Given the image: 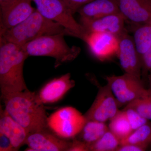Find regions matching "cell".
Listing matches in <instances>:
<instances>
[{
    "label": "cell",
    "instance_id": "21",
    "mask_svg": "<svg viewBox=\"0 0 151 151\" xmlns=\"http://www.w3.org/2000/svg\"><path fill=\"white\" fill-rule=\"evenodd\" d=\"M151 140V125L148 123L134 130L121 141L120 145L132 144L147 148Z\"/></svg>",
    "mask_w": 151,
    "mask_h": 151
},
{
    "label": "cell",
    "instance_id": "6",
    "mask_svg": "<svg viewBox=\"0 0 151 151\" xmlns=\"http://www.w3.org/2000/svg\"><path fill=\"white\" fill-rule=\"evenodd\" d=\"M86 119L76 108L66 106L60 108L47 118L49 129L64 139H74L81 132Z\"/></svg>",
    "mask_w": 151,
    "mask_h": 151
},
{
    "label": "cell",
    "instance_id": "10",
    "mask_svg": "<svg viewBox=\"0 0 151 151\" xmlns=\"http://www.w3.org/2000/svg\"><path fill=\"white\" fill-rule=\"evenodd\" d=\"M119 38V49L117 57L121 67L125 73L141 79L142 60L133 37L126 31Z\"/></svg>",
    "mask_w": 151,
    "mask_h": 151
},
{
    "label": "cell",
    "instance_id": "16",
    "mask_svg": "<svg viewBox=\"0 0 151 151\" xmlns=\"http://www.w3.org/2000/svg\"><path fill=\"white\" fill-rule=\"evenodd\" d=\"M33 0H17L6 10L1 13V29L15 26L27 18L35 11Z\"/></svg>",
    "mask_w": 151,
    "mask_h": 151
},
{
    "label": "cell",
    "instance_id": "11",
    "mask_svg": "<svg viewBox=\"0 0 151 151\" xmlns=\"http://www.w3.org/2000/svg\"><path fill=\"white\" fill-rule=\"evenodd\" d=\"M70 144L49 129L29 133L25 142L31 151H68Z\"/></svg>",
    "mask_w": 151,
    "mask_h": 151
},
{
    "label": "cell",
    "instance_id": "25",
    "mask_svg": "<svg viewBox=\"0 0 151 151\" xmlns=\"http://www.w3.org/2000/svg\"><path fill=\"white\" fill-rule=\"evenodd\" d=\"M93 0H63L65 4L74 15L79 9Z\"/></svg>",
    "mask_w": 151,
    "mask_h": 151
},
{
    "label": "cell",
    "instance_id": "14",
    "mask_svg": "<svg viewBox=\"0 0 151 151\" xmlns=\"http://www.w3.org/2000/svg\"><path fill=\"white\" fill-rule=\"evenodd\" d=\"M75 85L70 73H68L48 81L37 94L44 105L53 104L61 100Z\"/></svg>",
    "mask_w": 151,
    "mask_h": 151
},
{
    "label": "cell",
    "instance_id": "5",
    "mask_svg": "<svg viewBox=\"0 0 151 151\" xmlns=\"http://www.w3.org/2000/svg\"><path fill=\"white\" fill-rule=\"evenodd\" d=\"M38 12L46 18L58 23L67 31L68 35L84 41L87 32L73 17L63 0H33Z\"/></svg>",
    "mask_w": 151,
    "mask_h": 151
},
{
    "label": "cell",
    "instance_id": "19",
    "mask_svg": "<svg viewBox=\"0 0 151 151\" xmlns=\"http://www.w3.org/2000/svg\"><path fill=\"white\" fill-rule=\"evenodd\" d=\"M135 27L133 40L141 58L151 47V24Z\"/></svg>",
    "mask_w": 151,
    "mask_h": 151
},
{
    "label": "cell",
    "instance_id": "23",
    "mask_svg": "<svg viewBox=\"0 0 151 151\" xmlns=\"http://www.w3.org/2000/svg\"><path fill=\"white\" fill-rule=\"evenodd\" d=\"M126 107L132 108L147 120H151V89L140 98L132 101Z\"/></svg>",
    "mask_w": 151,
    "mask_h": 151
},
{
    "label": "cell",
    "instance_id": "26",
    "mask_svg": "<svg viewBox=\"0 0 151 151\" xmlns=\"http://www.w3.org/2000/svg\"><path fill=\"white\" fill-rule=\"evenodd\" d=\"M142 63V69L150 73V80L151 83V47L141 57Z\"/></svg>",
    "mask_w": 151,
    "mask_h": 151
},
{
    "label": "cell",
    "instance_id": "22",
    "mask_svg": "<svg viewBox=\"0 0 151 151\" xmlns=\"http://www.w3.org/2000/svg\"><path fill=\"white\" fill-rule=\"evenodd\" d=\"M121 141L109 129L98 140L90 145L89 151H116Z\"/></svg>",
    "mask_w": 151,
    "mask_h": 151
},
{
    "label": "cell",
    "instance_id": "12",
    "mask_svg": "<svg viewBox=\"0 0 151 151\" xmlns=\"http://www.w3.org/2000/svg\"><path fill=\"white\" fill-rule=\"evenodd\" d=\"M126 20L120 12L108 15L99 18H80V23L87 33H108L120 37L126 31Z\"/></svg>",
    "mask_w": 151,
    "mask_h": 151
},
{
    "label": "cell",
    "instance_id": "13",
    "mask_svg": "<svg viewBox=\"0 0 151 151\" xmlns=\"http://www.w3.org/2000/svg\"><path fill=\"white\" fill-rule=\"evenodd\" d=\"M119 12L135 26L151 24V0H116Z\"/></svg>",
    "mask_w": 151,
    "mask_h": 151
},
{
    "label": "cell",
    "instance_id": "7",
    "mask_svg": "<svg viewBox=\"0 0 151 151\" xmlns=\"http://www.w3.org/2000/svg\"><path fill=\"white\" fill-rule=\"evenodd\" d=\"M105 79L119 105H127L147 91L141 79L128 73L107 76Z\"/></svg>",
    "mask_w": 151,
    "mask_h": 151
},
{
    "label": "cell",
    "instance_id": "20",
    "mask_svg": "<svg viewBox=\"0 0 151 151\" xmlns=\"http://www.w3.org/2000/svg\"><path fill=\"white\" fill-rule=\"evenodd\" d=\"M108 128L120 141L127 138L134 131L123 111H119L110 120Z\"/></svg>",
    "mask_w": 151,
    "mask_h": 151
},
{
    "label": "cell",
    "instance_id": "28",
    "mask_svg": "<svg viewBox=\"0 0 151 151\" xmlns=\"http://www.w3.org/2000/svg\"><path fill=\"white\" fill-rule=\"evenodd\" d=\"M0 151H15L9 139L1 134H0Z\"/></svg>",
    "mask_w": 151,
    "mask_h": 151
},
{
    "label": "cell",
    "instance_id": "15",
    "mask_svg": "<svg viewBox=\"0 0 151 151\" xmlns=\"http://www.w3.org/2000/svg\"><path fill=\"white\" fill-rule=\"evenodd\" d=\"M0 134L9 139L15 151L19 150L25 145L29 134L27 130L2 108L0 113Z\"/></svg>",
    "mask_w": 151,
    "mask_h": 151
},
{
    "label": "cell",
    "instance_id": "8",
    "mask_svg": "<svg viewBox=\"0 0 151 151\" xmlns=\"http://www.w3.org/2000/svg\"><path fill=\"white\" fill-rule=\"evenodd\" d=\"M119 105L108 84L100 86L96 98L84 114L86 120L104 122L111 120L119 112Z\"/></svg>",
    "mask_w": 151,
    "mask_h": 151
},
{
    "label": "cell",
    "instance_id": "2",
    "mask_svg": "<svg viewBox=\"0 0 151 151\" xmlns=\"http://www.w3.org/2000/svg\"><path fill=\"white\" fill-rule=\"evenodd\" d=\"M28 57L22 46L0 38L1 98L27 89L23 67Z\"/></svg>",
    "mask_w": 151,
    "mask_h": 151
},
{
    "label": "cell",
    "instance_id": "1",
    "mask_svg": "<svg viewBox=\"0 0 151 151\" xmlns=\"http://www.w3.org/2000/svg\"><path fill=\"white\" fill-rule=\"evenodd\" d=\"M5 110L28 134L48 129L44 104L35 92L26 89L1 97Z\"/></svg>",
    "mask_w": 151,
    "mask_h": 151
},
{
    "label": "cell",
    "instance_id": "29",
    "mask_svg": "<svg viewBox=\"0 0 151 151\" xmlns=\"http://www.w3.org/2000/svg\"><path fill=\"white\" fill-rule=\"evenodd\" d=\"M146 148L137 145L127 144L120 145L116 151H143L145 150Z\"/></svg>",
    "mask_w": 151,
    "mask_h": 151
},
{
    "label": "cell",
    "instance_id": "4",
    "mask_svg": "<svg viewBox=\"0 0 151 151\" xmlns=\"http://www.w3.org/2000/svg\"><path fill=\"white\" fill-rule=\"evenodd\" d=\"M65 33L42 36L23 45L29 56H47L55 60L54 67L75 60L81 52L79 47L68 46Z\"/></svg>",
    "mask_w": 151,
    "mask_h": 151
},
{
    "label": "cell",
    "instance_id": "9",
    "mask_svg": "<svg viewBox=\"0 0 151 151\" xmlns=\"http://www.w3.org/2000/svg\"><path fill=\"white\" fill-rule=\"evenodd\" d=\"M84 41L92 55L100 61H106L117 56L119 45L118 36L108 33L89 32Z\"/></svg>",
    "mask_w": 151,
    "mask_h": 151
},
{
    "label": "cell",
    "instance_id": "17",
    "mask_svg": "<svg viewBox=\"0 0 151 151\" xmlns=\"http://www.w3.org/2000/svg\"><path fill=\"white\" fill-rule=\"evenodd\" d=\"M80 18H99L108 15L119 12L116 0H93L79 9Z\"/></svg>",
    "mask_w": 151,
    "mask_h": 151
},
{
    "label": "cell",
    "instance_id": "18",
    "mask_svg": "<svg viewBox=\"0 0 151 151\" xmlns=\"http://www.w3.org/2000/svg\"><path fill=\"white\" fill-rule=\"evenodd\" d=\"M109 130V128L104 122L89 120L86 121L81 132L77 136V139L89 145L98 140L105 132Z\"/></svg>",
    "mask_w": 151,
    "mask_h": 151
},
{
    "label": "cell",
    "instance_id": "3",
    "mask_svg": "<svg viewBox=\"0 0 151 151\" xmlns=\"http://www.w3.org/2000/svg\"><path fill=\"white\" fill-rule=\"evenodd\" d=\"M0 38L23 46L42 36L65 33L67 31L58 23L46 18L36 9L23 22L14 27L1 29Z\"/></svg>",
    "mask_w": 151,
    "mask_h": 151
},
{
    "label": "cell",
    "instance_id": "31",
    "mask_svg": "<svg viewBox=\"0 0 151 151\" xmlns=\"http://www.w3.org/2000/svg\"></svg>",
    "mask_w": 151,
    "mask_h": 151
},
{
    "label": "cell",
    "instance_id": "30",
    "mask_svg": "<svg viewBox=\"0 0 151 151\" xmlns=\"http://www.w3.org/2000/svg\"><path fill=\"white\" fill-rule=\"evenodd\" d=\"M17 0H0L1 13L6 10Z\"/></svg>",
    "mask_w": 151,
    "mask_h": 151
},
{
    "label": "cell",
    "instance_id": "27",
    "mask_svg": "<svg viewBox=\"0 0 151 151\" xmlns=\"http://www.w3.org/2000/svg\"><path fill=\"white\" fill-rule=\"evenodd\" d=\"M73 141L70 142V146L68 151H89V146L86 143L74 138Z\"/></svg>",
    "mask_w": 151,
    "mask_h": 151
},
{
    "label": "cell",
    "instance_id": "24",
    "mask_svg": "<svg viewBox=\"0 0 151 151\" xmlns=\"http://www.w3.org/2000/svg\"><path fill=\"white\" fill-rule=\"evenodd\" d=\"M123 111L133 131L147 124L148 122V120L132 108L126 107Z\"/></svg>",
    "mask_w": 151,
    "mask_h": 151
}]
</instances>
